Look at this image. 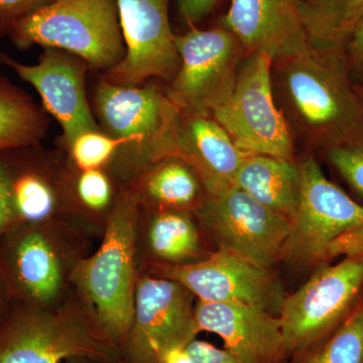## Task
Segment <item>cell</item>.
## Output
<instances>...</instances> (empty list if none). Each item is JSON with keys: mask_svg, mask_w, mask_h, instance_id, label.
Masks as SVG:
<instances>
[{"mask_svg": "<svg viewBox=\"0 0 363 363\" xmlns=\"http://www.w3.org/2000/svg\"><path fill=\"white\" fill-rule=\"evenodd\" d=\"M272 80L294 138L308 147L324 150L363 131V106L344 45L310 40L303 49L272 62Z\"/></svg>", "mask_w": 363, "mask_h": 363, "instance_id": "1", "label": "cell"}, {"mask_svg": "<svg viewBox=\"0 0 363 363\" xmlns=\"http://www.w3.org/2000/svg\"><path fill=\"white\" fill-rule=\"evenodd\" d=\"M300 198L281 259L321 264L363 250V205L326 178L314 157L298 164Z\"/></svg>", "mask_w": 363, "mask_h": 363, "instance_id": "2", "label": "cell"}, {"mask_svg": "<svg viewBox=\"0 0 363 363\" xmlns=\"http://www.w3.org/2000/svg\"><path fill=\"white\" fill-rule=\"evenodd\" d=\"M136 211V196H124L109 217L101 247L74 272L94 307L95 319L118 351L135 314Z\"/></svg>", "mask_w": 363, "mask_h": 363, "instance_id": "3", "label": "cell"}, {"mask_svg": "<svg viewBox=\"0 0 363 363\" xmlns=\"http://www.w3.org/2000/svg\"><path fill=\"white\" fill-rule=\"evenodd\" d=\"M9 28L21 49L65 50L95 68L111 70L125 56L117 0H57Z\"/></svg>", "mask_w": 363, "mask_h": 363, "instance_id": "4", "label": "cell"}, {"mask_svg": "<svg viewBox=\"0 0 363 363\" xmlns=\"http://www.w3.org/2000/svg\"><path fill=\"white\" fill-rule=\"evenodd\" d=\"M77 357L118 360V348L95 317L25 310L0 324V363H61Z\"/></svg>", "mask_w": 363, "mask_h": 363, "instance_id": "5", "label": "cell"}, {"mask_svg": "<svg viewBox=\"0 0 363 363\" xmlns=\"http://www.w3.org/2000/svg\"><path fill=\"white\" fill-rule=\"evenodd\" d=\"M363 293V252L324 264L286 297L279 313L289 360L326 340Z\"/></svg>", "mask_w": 363, "mask_h": 363, "instance_id": "6", "label": "cell"}, {"mask_svg": "<svg viewBox=\"0 0 363 363\" xmlns=\"http://www.w3.org/2000/svg\"><path fill=\"white\" fill-rule=\"evenodd\" d=\"M272 61L248 54L241 63L230 98L212 112L238 149L294 161L295 138L272 89Z\"/></svg>", "mask_w": 363, "mask_h": 363, "instance_id": "7", "label": "cell"}, {"mask_svg": "<svg viewBox=\"0 0 363 363\" xmlns=\"http://www.w3.org/2000/svg\"><path fill=\"white\" fill-rule=\"evenodd\" d=\"M175 44L181 64L168 97L182 112L211 116L233 94L247 52L224 28L175 35Z\"/></svg>", "mask_w": 363, "mask_h": 363, "instance_id": "8", "label": "cell"}, {"mask_svg": "<svg viewBox=\"0 0 363 363\" xmlns=\"http://www.w3.org/2000/svg\"><path fill=\"white\" fill-rule=\"evenodd\" d=\"M192 292L169 279L143 278L135 286V314L117 363H161L167 350L188 346L200 333Z\"/></svg>", "mask_w": 363, "mask_h": 363, "instance_id": "9", "label": "cell"}, {"mask_svg": "<svg viewBox=\"0 0 363 363\" xmlns=\"http://www.w3.org/2000/svg\"><path fill=\"white\" fill-rule=\"evenodd\" d=\"M98 114L114 138L135 143L152 161L178 156L182 111L156 86H121L104 81Z\"/></svg>", "mask_w": 363, "mask_h": 363, "instance_id": "10", "label": "cell"}, {"mask_svg": "<svg viewBox=\"0 0 363 363\" xmlns=\"http://www.w3.org/2000/svg\"><path fill=\"white\" fill-rule=\"evenodd\" d=\"M201 218L219 250L272 269L281 259L291 221L234 185L207 192Z\"/></svg>", "mask_w": 363, "mask_h": 363, "instance_id": "11", "label": "cell"}, {"mask_svg": "<svg viewBox=\"0 0 363 363\" xmlns=\"http://www.w3.org/2000/svg\"><path fill=\"white\" fill-rule=\"evenodd\" d=\"M159 274L204 302L240 303L279 315L286 297L271 269L228 250H218L195 262L160 267Z\"/></svg>", "mask_w": 363, "mask_h": 363, "instance_id": "12", "label": "cell"}, {"mask_svg": "<svg viewBox=\"0 0 363 363\" xmlns=\"http://www.w3.org/2000/svg\"><path fill=\"white\" fill-rule=\"evenodd\" d=\"M125 56L111 69L113 84L135 86L152 77L173 81L179 68L168 0H117Z\"/></svg>", "mask_w": 363, "mask_h": 363, "instance_id": "13", "label": "cell"}, {"mask_svg": "<svg viewBox=\"0 0 363 363\" xmlns=\"http://www.w3.org/2000/svg\"><path fill=\"white\" fill-rule=\"evenodd\" d=\"M199 331L216 334L224 348L243 363H288L279 316L240 303L200 301L195 307Z\"/></svg>", "mask_w": 363, "mask_h": 363, "instance_id": "14", "label": "cell"}, {"mask_svg": "<svg viewBox=\"0 0 363 363\" xmlns=\"http://www.w3.org/2000/svg\"><path fill=\"white\" fill-rule=\"evenodd\" d=\"M0 62L35 87L45 108L61 124L69 145L81 133L99 130L86 98L84 65L52 49L42 55L37 65H23L2 52Z\"/></svg>", "mask_w": 363, "mask_h": 363, "instance_id": "15", "label": "cell"}, {"mask_svg": "<svg viewBox=\"0 0 363 363\" xmlns=\"http://www.w3.org/2000/svg\"><path fill=\"white\" fill-rule=\"evenodd\" d=\"M222 26L240 40L247 55H262L272 62L310 42L300 0H231Z\"/></svg>", "mask_w": 363, "mask_h": 363, "instance_id": "16", "label": "cell"}, {"mask_svg": "<svg viewBox=\"0 0 363 363\" xmlns=\"http://www.w3.org/2000/svg\"><path fill=\"white\" fill-rule=\"evenodd\" d=\"M247 156L211 116L182 112L177 159L195 169L206 192L233 185Z\"/></svg>", "mask_w": 363, "mask_h": 363, "instance_id": "17", "label": "cell"}, {"mask_svg": "<svg viewBox=\"0 0 363 363\" xmlns=\"http://www.w3.org/2000/svg\"><path fill=\"white\" fill-rule=\"evenodd\" d=\"M6 271L13 292L26 300L48 304L62 286V267L54 247L40 228L18 231L6 247Z\"/></svg>", "mask_w": 363, "mask_h": 363, "instance_id": "18", "label": "cell"}, {"mask_svg": "<svg viewBox=\"0 0 363 363\" xmlns=\"http://www.w3.org/2000/svg\"><path fill=\"white\" fill-rule=\"evenodd\" d=\"M233 185L291 221L300 198V168L294 161L264 155H247Z\"/></svg>", "mask_w": 363, "mask_h": 363, "instance_id": "19", "label": "cell"}, {"mask_svg": "<svg viewBox=\"0 0 363 363\" xmlns=\"http://www.w3.org/2000/svg\"><path fill=\"white\" fill-rule=\"evenodd\" d=\"M45 130V117L32 98L0 76V152L33 145Z\"/></svg>", "mask_w": 363, "mask_h": 363, "instance_id": "20", "label": "cell"}, {"mask_svg": "<svg viewBox=\"0 0 363 363\" xmlns=\"http://www.w3.org/2000/svg\"><path fill=\"white\" fill-rule=\"evenodd\" d=\"M301 13L310 40L344 45L363 18V0H300Z\"/></svg>", "mask_w": 363, "mask_h": 363, "instance_id": "21", "label": "cell"}, {"mask_svg": "<svg viewBox=\"0 0 363 363\" xmlns=\"http://www.w3.org/2000/svg\"><path fill=\"white\" fill-rule=\"evenodd\" d=\"M201 184L190 164L177 157H168L150 172L145 189L152 202L172 209H185L197 201Z\"/></svg>", "mask_w": 363, "mask_h": 363, "instance_id": "22", "label": "cell"}, {"mask_svg": "<svg viewBox=\"0 0 363 363\" xmlns=\"http://www.w3.org/2000/svg\"><path fill=\"white\" fill-rule=\"evenodd\" d=\"M150 245L162 259L182 264L200 252L199 234L190 217L178 210L157 215L150 229Z\"/></svg>", "mask_w": 363, "mask_h": 363, "instance_id": "23", "label": "cell"}, {"mask_svg": "<svg viewBox=\"0 0 363 363\" xmlns=\"http://www.w3.org/2000/svg\"><path fill=\"white\" fill-rule=\"evenodd\" d=\"M288 363H363V293L326 340Z\"/></svg>", "mask_w": 363, "mask_h": 363, "instance_id": "24", "label": "cell"}, {"mask_svg": "<svg viewBox=\"0 0 363 363\" xmlns=\"http://www.w3.org/2000/svg\"><path fill=\"white\" fill-rule=\"evenodd\" d=\"M13 194L21 221L38 223L47 218L54 209L51 188L35 174H25L13 179Z\"/></svg>", "mask_w": 363, "mask_h": 363, "instance_id": "25", "label": "cell"}, {"mask_svg": "<svg viewBox=\"0 0 363 363\" xmlns=\"http://www.w3.org/2000/svg\"><path fill=\"white\" fill-rule=\"evenodd\" d=\"M121 145H126L123 138L104 135L100 130L86 131L70 143L72 157L83 171L98 169Z\"/></svg>", "mask_w": 363, "mask_h": 363, "instance_id": "26", "label": "cell"}, {"mask_svg": "<svg viewBox=\"0 0 363 363\" xmlns=\"http://www.w3.org/2000/svg\"><path fill=\"white\" fill-rule=\"evenodd\" d=\"M327 160L363 199V131L347 142L324 150Z\"/></svg>", "mask_w": 363, "mask_h": 363, "instance_id": "27", "label": "cell"}, {"mask_svg": "<svg viewBox=\"0 0 363 363\" xmlns=\"http://www.w3.org/2000/svg\"><path fill=\"white\" fill-rule=\"evenodd\" d=\"M77 188L81 201L90 209H104L111 201V184L99 169L83 171Z\"/></svg>", "mask_w": 363, "mask_h": 363, "instance_id": "28", "label": "cell"}, {"mask_svg": "<svg viewBox=\"0 0 363 363\" xmlns=\"http://www.w3.org/2000/svg\"><path fill=\"white\" fill-rule=\"evenodd\" d=\"M20 221L14 200L13 178L6 164L0 162V235Z\"/></svg>", "mask_w": 363, "mask_h": 363, "instance_id": "29", "label": "cell"}, {"mask_svg": "<svg viewBox=\"0 0 363 363\" xmlns=\"http://www.w3.org/2000/svg\"><path fill=\"white\" fill-rule=\"evenodd\" d=\"M187 350L193 363H243L225 348L220 350L206 341L195 339Z\"/></svg>", "mask_w": 363, "mask_h": 363, "instance_id": "30", "label": "cell"}, {"mask_svg": "<svg viewBox=\"0 0 363 363\" xmlns=\"http://www.w3.org/2000/svg\"><path fill=\"white\" fill-rule=\"evenodd\" d=\"M55 1L57 0H0V26H9L18 18Z\"/></svg>", "mask_w": 363, "mask_h": 363, "instance_id": "31", "label": "cell"}, {"mask_svg": "<svg viewBox=\"0 0 363 363\" xmlns=\"http://www.w3.org/2000/svg\"><path fill=\"white\" fill-rule=\"evenodd\" d=\"M351 75H357L363 82V18L358 21L344 44Z\"/></svg>", "mask_w": 363, "mask_h": 363, "instance_id": "32", "label": "cell"}, {"mask_svg": "<svg viewBox=\"0 0 363 363\" xmlns=\"http://www.w3.org/2000/svg\"><path fill=\"white\" fill-rule=\"evenodd\" d=\"M217 0H181V9L189 21H196L213 9Z\"/></svg>", "mask_w": 363, "mask_h": 363, "instance_id": "33", "label": "cell"}, {"mask_svg": "<svg viewBox=\"0 0 363 363\" xmlns=\"http://www.w3.org/2000/svg\"><path fill=\"white\" fill-rule=\"evenodd\" d=\"M161 363H193L189 354L187 346H178L167 350L162 357Z\"/></svg>", "mask_w": 363, "mask_h": 363, "instance_id": "34", "label": "cell"}, {"mask_svg": "<svg viewBox=\"0 0 363 363\" xmlns=\"http://www.w3.org/2000/svg\"><path fill=\"white\" fill-rule=\"evenodd\" d=\"M354 89L363 106V82L354 83Z\"/></svg>", "mask_w": 363, "mask_h": 363, "instance_id": "35", "label": "cell"}, {"mask_svg": "<svg viewBox=\"0 0 363 363\" xmlns=\"http://www.w3.org/2000/svg\"><path fill=\"white\" fill-rule=\"evenodd\" d=\"M68 363H101L98 362H94V360L88 359V358H71V359L67 360Z\"/></svg>", "mask_w": 363, "mask_h": 363, "instance_id": "36", "label": "cell"}, {"mask_svg": "<svg viewBox=\"0 0 363 363\" xmlns=\"http://www.w3.org/2000/svg\"><path fill=\"white\" fill-rule=\"evenodd\" d=\"M1 307H2V297H1V292H0V312H1Z\"/></svg>", "mask_w": 363, "mask_h": 363, "instance_id": "37", "label": "cell"}]
</instances>
